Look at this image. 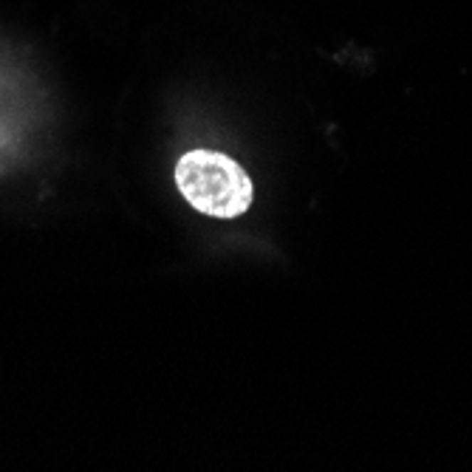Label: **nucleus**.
Segmentation results:
<instances>
[{
  "label": "nucleus",
  "mask_w": 472,
  "mask_h": 472,
  "mask_svg": "<svg viewBox=\"0 0 472 472\" xmlns=\"http://www.w3.org/2000/svg\"><path fill=\"white\" fill-rule=\"evenodd\" d=\"M176 184L198 212L209 218H238L252 204L246 170L215 150H192L176 167Z\"/></svg>",
  "instance_id": "1"
}]
</instances>
